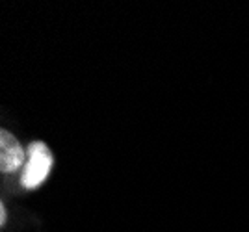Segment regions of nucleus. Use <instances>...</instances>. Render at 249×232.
Segmentation results:
<instances>
[{
    "mask_svg": "<svg viewBox=\"0 0 249 232\" xmlns=\"http://www.w3.org/2000/svg\"><path fill=\"white\" fill-rule=\"evenodd\" d=\"M54 158L49 147L41 141L28 145V158L21 173V186L24 190H37L51 175Z\"/></svg>",
    "mask_w": 249,
    "mask_h": 232,
    "instance_id": "nucleus-1",
    "label": "nucleus"
},
{
    "mask_svg": "<svg viewBox=\"0 0 249 232\" xmlns=\"http://www.w3.org/2000/svg\"><path fill=\"white\" fill-rule=\"evenodd\" d=\"M28 152H24L17 137L8 130H2L0 134V169L2 173H13L26 164Z\"/></svg>",
    "mask_w": 249,
    "mask_h": 232,
    "instance_id": "nucleus-2",
    "label": "nucleus"
},
{
    "mask_svg": "<svg viewBox=\"0 0 249 232\" xmlns=\"http://www.w3.org/2000/svg\"><path fill=\"white\" fill-rule=\"evenodd\" d=\"M0 221H2V225L6 221V208H4V204L0 206Z\"/></svg>",
    "mask_w": 249,
    "mask_h": 232,
    "instance_id": "nucleus-3",
    "label": "nucleus"
}]
</instances>
